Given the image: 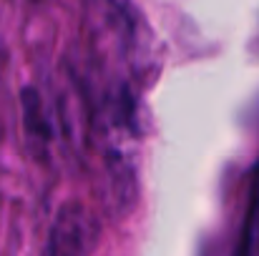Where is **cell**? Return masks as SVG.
I'll return each mask as SVG.
<instances>
[{
  "label": "cell",
  "instance_id": "cell-1",
  "mask_svg": "<svg viewBox=\"0 0 259 256\" xmlns=\"http://www.w3.org/2000/svg\"><path fill=\"white\" fill-rule=\"evenodd\" d=\"M101 236V224L91 216L86 206L66 203L58 209L51 234H48V251L46 256H91Z\"/></svg>",
  "mask_w": 259,
  "mask_h": 256
}]
</instances>
